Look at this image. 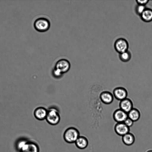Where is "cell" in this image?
<instances>
[{
    "label": "cell",
    "instance_id": "cell-6",
    "mask_svg": "<svg viewBox=\"0 0 152 152\" xmlns=\"http://www.w3.org/2000/svg\"><path fill=\"white\" fill-rule=\"evenodd\" d=\"M19 152H39L38 145L34 141L27 140L19 151Z\"/></svg>",
    "mask_w": 152,
    "mask_h": 152
},
{
    "label": "cell",
    "instance_id": "cell-7",
    "mask_svg": "<svg viewBox=\"0 0 152 152\" xmlns=\"http://www.w3.org/2000/svg\"><path fill=\"white\" fill-rule=\"evenodd\" d=\"M113 94L116 99L121 101L127 98L128 92L126 89L124 87H118L114 89Z\"/></svg>",
    "mask_w": 152,
    "mask_h": 152
},
{
    "label": "cell",
    "instance_id": "cell-13",
    "mask_svg": "<svg viewBox=\"0 0 152 152\" xmlns=\"http://www.w3.org/2000/svg\"><path fill=\"white\" fill-rule=\"evenodd\" d=\"M122 140L124 144L125 145L127 146H130L134 143L135 137L132 133L129 132L122 136Z\"/></svg>",
    "mask_w": 152,
    "mask_h": 152
},
{
    "label": "cell",
    "instance_id": "cell-8",
    "mask_svg": "<svg viewBox=\"0 0 152 152\" xmlns=\"http://www.w3.org/2000/svg\"><path fill=\"white\" fill-rule=\"evenodd\" d=\"M114 131L118 135L123 136L129 132V127L126 126L124 122L117 123L114 127Z\"/></svg>",
    "mask_w": 152,
    "mask_h": 152
},
{
    "label": "cell",
    "instance_id": "cell-9",
    "mask_svg": "<svg viewBox=\"0 0 152 152\" xmlns=\"http://www.w3.org/2000/svg\"><path fill=\"white\" fill-rule=\"evenodd\" d=\"M128 117V113L120 108L115 110L113 114V118L117 123L124 122Z\"/></svg>",
    "mask_w": 152,
    "mask_h": 152
},
{
    "label": "cell",
    "instance_id": "cell-5",
    "mask_svg": "<svg viewBox=\"0 0 152 152\" xmlns=\"http://www.w3.org/2000/svg\"><path fill=\"white\" fill-rule=\"evenodd\" d=\"M70 66V62L68 60L62 58L56 62L54 68L58 69L64 74L69 70Z\"/></svg>",
    "mask_w": 152,
    "mask_h": 152
},
{
    "label": "cell",
    "instance_id": "cell-22",
    "mask_svg": "<svg viewBox=\"0 0 152 152\" xmlns=\"http://www.w3.org/2000/svg\"><path fill=\"white\" fill-rule=\"evenodd\" d=\"M136 1L137 4H139L145 6V5H146L148 2L149 1L148 0H136Z\"/></svg>",
    "mask_w": 152,
    "mask_h": 152
},
{
    "label": "cell",
    "instance_id": "cell-20",
    "mask_svg": "<svg viewBox=\"0 0 152 152\" xmlns=\"http://www.w3.org/2000/svg\"><path fill=\"white\" fill-rule=\"evenodd\" d=\"M27 140L26 139H22L18 140L16 143V148L18 151L23 146Z\"/></svg>",
    "mask_w": 152,
    "mask_h": 152
},
{
    "label": "cell",
    "instance_id": "cell-1",
    "mask_svg": "<svg viewBox=\"0 0 152 152\" xmlns=\"http://www.w3.org/2000/svg\"><path fill=\"white\" fill-rule=\"evenodd\" d=\"M48 110L46 120L50 124L55 125L59 122L60 116L58 109L55 107H51Z\"/></svg>",
    "mask_w": 152,
    "mask_h": 152
},
{
    "label": "cell",
    "instance_id": "cell-19",
    "mask_svg": "<svg viewBox=\"0 0 152 152\" xmlns=\"http://www.w3.org/2000/svg\"><path fill=\"white\" fill-rule=\"evenodd\" d=\"M52 73L53 76L56 78H61L64 74L59 70L54 67L53 69Z\"/></svg>",
    "mask_w": 152,
    "mask_h": 152
},
{
    "label": "cell",
    "instance_id": "cell-18",
    "mask_svg": "<svg viewBox=\"0 0 152 152\" xmlns=\"http://www.w3.org/2000/svg\"><path fill=\"white\" fill-rule=\"evenodd\" d=\"M146 8L145 6L137 4L135 9L136 13L140 16Z\"/></svg>",
    "mask_w": 152,
    "mask_h": 152
},
{
    "label": "cell",
    "instance_id": "cell-23",
    "mask_svg": "<svg viewBox=\"0 0 152 152\" xmlns=\"http://www.w3.org/2000/svg\"><path fill=\"white\" fill-rule=\"evenodd\" d=\"M146 152H152V149L148 150Z\"/></svg>",
    "mask_w": 152,
    "mask_h": 152
},
{
    "label": "cell",
    "instance_id": "cell-14",
    "mask_svg": "<svg viewBox=\"0 0 152 152\" xmlns=\"http://www.w3.org/2000/svg\"><path fill=\"white\" fill-rule=\"evenodd\" d=\"M76 146L78 148L83 149L86 148L88 145L87 138L83 136H80L75 142Z\"/></svg>",
    "mask_w": 152,
    "mask_h": 152
},
{
    "label": "cell",
    "instance_id": "cell-21",
    "mask_svg": "<svg viewBox=\"0 0 152 152\" xmlns=\"http://www.w3.org/2000/svg\"><path fill=\"white\" fill-rule=\"evenodd\" d=\"M134 122L132 120L128 117L124 121V123L126 126L130 128L132 126Z\"/></svg>",
    "mask_w": 152,
    "mask_h": 152
},
{
    "label": "cell",
    "instance_id": "cell-4",
    "mask_svg": "<svg viewBox=\"0 0 152 152\" xmlns=\"http://www.w3.org/2000/svg\"><path fill=\"white\" fill-rule=\"evenodd\" d=\"M114 46L116 51L120 54L128 50L129 45L126 39L119 38L115 41Z\"/></svg>",
    "mask_w": 152,
    "mask_h": 152
},
{
    "label": "cell",
    "instance_id": "cell-15",
    "mask_svg": "<svg viewBox=\"0 0 152 152\" xmlns=\"http://www.w3.org/2000/svg\"><path fill=\"white\" fill-rule=\"evenodd\" d=\"M141 19L145 22H149L152 21V9L147 8L140 16Z\"/></svg>",
    "mask_w": 152,
    "mask_h": 152
},
{
    "label": "cell",
    "instance_id": "cell-17",
    "mask_svg": "<svg viewBox=\"0 0 152 152\" xmlns=\"http://www.w3.org/2000/svg\"><path fill=\"white\" fill-rule=\"evenodd\" d=\"M132 55L131 52L128 50L125 52L119 54V57L120 60L122 62H126L131 59Z\"/></svg>",
    "mask_w": 152,
    "mask_h": 152
},
{
    "label": "cell",
    "instance_id": "cell-2",
    "mask_svg": "<svg viewBox=\"0 0 152 152\" xmlns=\"http://www.w3.org/2000/svg\"><path fill=\"white\" fill-rule=\"evenodd\" d=\"M80 136V132L78 130L73 127L67 128L63 134L64 140L69 143H75Z\"/></svg>",
    "mask_w": 152,
    "mask_h": 152
},
{
    "label": "cell",
    "instance_id": "cell-10",
    "mask_svg": "<svg viewBox=\"0 0 152 152\" xmlns=\"http://www.w3.org/2000/svg\"><path fill=\"white\" fill-rule=\"evenodd\" d=\"M48 113V110L43 107H39L36 108L34 112V117L37 119L42 121L46 119Z\"/></svg>",
    "mask_w": 152,
    "mask_h": 152
},
{
    "label": "cell",
    "instance_id": "cell-3",
    "mask_svg": "<svg viewBox=\"0 0 152 152\" xmlns=\"http://www.w3.org/2000/svg\"><path fill=\"white\" fill-rule=\"evenodd\" d=\"M34 27L37 31L44 32L50 28V23L48 19L45 17H39L36 19L34 23Z\"/></svg>",
    "mask_w": 152,
    "mask_h": 152
},
{
    "label": "cell",
    "instance_id": "cell-16",
    "mask_svg": "<svg viewBox=\"0 0 152 152\" xmlns=\"http://www.w3.org/2000/svg\"><path fill=\"white\" fill-rule=\"evenodd\" d=\"M128 113V117L134 122L137 121L140 118V113L137 108H133Z\"/></svg>",
    "mask_w": 152,
    "mask_h": 152
},
{
    "label": "cell",
    "instance_id": "cell-12",
    "mask_svg": "<svg viewBox=\"0 0 152 152\" xmlns=\"http://www.w3.org/2000/svg\"><path fill=\"white\" fill-rule=\"evenodd\" d=\"M100 98L102 102L106 104H110L112 103L114 99L113 94L107 91L102 92L100 95Z\"/></svg>",
    "mask_w": 152,
    "mask_h": 152
},
{
    "label": "cell",
    "instance_id": "cell-11",
    "mask_svg": "<svg viewBox=\"0 0 152 152\" xmlns=\"http://www.w3.org/2000/svg\"><path fill=\"white\" fill-rule=\"evenodd\" d=\"M120 109L125 112L128 113L133 108V103L130 99L126 98L120 101Z\"/></svg>",
    "mask_w": 152,
    "mask_h": 152
}]
</instances>
